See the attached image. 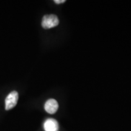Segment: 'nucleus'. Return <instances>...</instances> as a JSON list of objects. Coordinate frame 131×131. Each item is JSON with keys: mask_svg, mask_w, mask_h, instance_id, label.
Returning a JSON list of instances; mask_svg holds the SVG:
<instances>
[{"mask_svg": "<svg viewBox=\"0 0 131 131\" xmlns=\"http://www.w3.org/2000/svg\"><path fill=\"white\" fill-rule=\"evenodd\" d=\"M59 19L55 15H47L43 16L42 19V27L45 29L52 28L58 26Z\"/></svg>", "mask_w": 131, "mask_h": 131, "instance_id": "obj_1", "label": "nucleus"}, {"mask_svg": "<svg viewBox=\"0 0 131 131\" xmlns=\"http://www.w3.org/2000/svg\"><path fill=\"white\" fill-rule=\"evenodd\" d=\"M18 100V93L16 91H12L8 95L5 100V109L9 111L16 105Z\"/></svg>", "mask_w": 131, "mask_h": 131, "instance_id": "obj_2", "label": "nucleus"}, {"mask_svg": "<svg viewBox=\"0 0 131 131\" xmlns=\"http://www.w3.org/2000/svg\"><path fill=\"white\" fill-rule=\"evenodd\" d=\"M45 109L49 114H55L58 109V103L55 100L49 99L45 103Z\"/></svg>", "mask_w": 131, "mask_h": 131, "instance_id": "obj_3", "label": "nucleus"}, {"mask_svg": "<svg viewBox=\"0 0 131 131\" xmlns=\"http://www.w3.org/2000/svg\"><path fill=\"white\" fill-rule=\"evenodd\" d=\"M44 129L45 131H58L59 125L57 121L52 118H49L44 123Z\"/></svg>", "mask_w": 131, "mask_h": 131, "instance_id": "obj_4", "label": "nucleus"}, {"mask_svg": "<svg viewBox=\"0 0 131 131\" xmlns=\"http://www.w3.org/2000/svg\"><path fill=\"white\" fill-rule=\"evenodd\" d=\"M54 2L56 4H61V3H65L66 1L65 0H55V1H54Z\"/></svg>", "mask_w": 131, "mask_h": 131, "instance_id": "obj_5", "label": "nucleus"}]
</instances>
